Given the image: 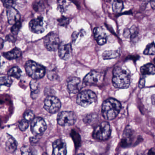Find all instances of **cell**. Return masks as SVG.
I'll use <instances>...</instances> for the list:
<instances>
[{"label":"cell","instance_id":"6da1fadb","mask_svg":"<svg viewBox=\"0 0 155 155\" xmlns=\"http://www.w3.org/2000/svg\"><path fill=\"white\" fill-rule=\"evenodd\" d=\"M121 108V104L118 101L111 98L108 99L102 104V116L106 120H112L117 116Z\"/></svg>","mask_w":155,"mask_h":155},{"label":"cell","instance_id":"7a4b0ae2","mask_svg":"<svg viewBox=\"0 0 155 155\" xmlns=\"http://www.w3.org/2000/svg\"><path fill=\"white\" fill-rule=\"evenodd\" d=\"M112 81L115 87L127 88L130 85V77L126 70L117 67L114 68L113 71Z\"/></svg>","mask_w":155,"mask_h":155},{"label":"cell","instance_id":"3957f363","mask_svg":"<svg viewBox=\"0 0 155 155\" xmlns=\"http://www.w3.org/2000/svg\"><path fill=\"white\" fill-rule=\"evenodd\" d=\"M25 68L27 74L36 80L43 78L46 72L43 66L33 61H28L25 64Z\"/></svg>","mask_w":155,"mask_h":155},{"label":"cell","instance_id":"277c9868","mask_svg":"<svg viewBox=\"0 0 155 155\" xmlns=\"http://www.w3.org/2000/svg\"><path fill=\"white\" fill-rule=\"evenodd\" d=\"M97 98V96L94 92L91 90H85L78 94L77 102L80 106L86 107L95 102Z\"/></svg>","mask_w":155,"mask_h":155},{"label":"cell","instance_id":"5b68a950","mask_svg":"<svg viewBox=\"0 0 155 155\" xmlns=\"http://www.w3.org/2000/svg\"><path fill=\"white\" fill-rule=\"evenodd\" d=\"M111 133V128L109 123L102 122L96 127L93 132V136L99 140H106L109 138Z\"/></svg>","mask_w":155,"mask_h":155},{"label":"cell","instance_id":"8992f818","mask_svg":"<svg viewBox=\"0 0 155 155\" xmlns=\"http://www.w3.org/2000/svg\"><path fill=\"white\" fill-rule=\"evenodd\" d=\"M76 120V115L71 111H62L59 113L57 119L58 124L61 126H70L74 125Z\"/></svg>","mask_w":155,"mask_h":155},{"label":"cell","instance_id":"52a82bcc","mask_svg":"<svg viewBox=\"0 0 155 155\" xmlns=\"http://www.w3.org/2000/svg\"><path fill=\"white\" fill-rule=\"evenodd\" d=\"M44 43L45 47L49 51H56L58 49L60 42L58 34L50 32L44 38Z\"/></svg>","mask_w":155,"mask_h":155},{"label":"cell","instance_id":"ba28073f","mask_svg":"<svg viewBox=\"0 0 155 155\" xmlns=\"http://www.w3.org/2000/svg\"><path fill=\"white\" fill-rule=\"evenodd\" d=\"M44 108L50 113H56L60 109L61 103L59 100L54 96H48L44 100Z\"/></svg>","mask_w":155,"mask_h":155},{"label":"cell","instance_id":"9c48e42d","mask_svg":"<svg viewBox=\"0 0 155 155\" xmlns=\"http://www.w3.org/2000/svg\"><path fill=\"white\" fill-rule=\"evenodd\" d=\"M31 129L34 135H38L43 133L47 129V124L41 117L33 119L31 124Z\"/></svg>","mask_w":155,"mask_h":155},{"label":"cell","instance_id":"30bf717a","mask_svg":"<svg viewBox=\"0 0 155 155\" xmlns=\"http://www.w3.org/2000/svg\"><path fill=\"white\" fill-rule=\"evenodd\" d=\"M103 79L102 73L93 71L85 76L83 82L86 85H97L101 83Z\"/></svg>","mask_w":155,"mask_h":155},{"label":"cell","instance_id":"8fae6325","mask_svg":"<svg viewBox=\"0 0 155 155\" xmlns=\"http://www.w3.org/2000/svg\"><path fill=\"white\" fill-rule=\"evenodd\" d=\"M68 89L69 92L72 94L78 93L83 87V82H81L80 79L77 77L69 78L67 81Z\"/></svg>","mask_w":155,"mask_h":155},{"label":"cell","instance_id":"7c38bea8","mask_svg":"<svg viewBox=\"0 0 155 155\" xmlns=\"http://www.w3.org/2000/svg\"><path fill=\"white\" fill-rule=\"evenodd\" d=\"M29 28L30 30L33 33L37 34L43 33L45 31L43 18L39 17L31 20L29 22Z\"/></svg>","mask_w":155,"mask_h":155},{"label":"cell","instance_id":"4fadbf2b","mask_svg":"<svg viewBox=\"0 0 155 155\" xmlns=\"http://www.w3.org/2000/svg\"><path fill=\"white\" fill-rule=\"evenodd\" d=\"M72 48L70 43H62L58 48V55L61 59L68 60L71 56Z\"/></svg>","mask_w":155,"mask_h":155},{"label":"cell","instance_id":"5bb4252c","mask_svg":"<svg viewBox=\"0 0 155 155\" xmlns=\"http://www.w3.org/2000/svg\"><path fill=\"white\" fill-rule=\"evenodd\" d=\"M53 155H66L67 146L64 140L58 139L55 140L52 144Z\"/></svg>","mask_w":155,"mask_h":155},{"label":"cell","instance_id":"9a60e30c","mask_svg":"<svg viewBox=\"0 0 155 155\" xmlns=\"http://www.w3.org/2000/svg\"><path fill=\"white\" fill-rule=\"evenodd\" d=\"M94 38L98 44L103 45L107 42V35L101 27H97L93 30Z\"/></svg>","mask_w":155,"mask_h":155},{"label":"cell","instance_id":"2e32d148","mask_svg":"<svg viewBox=\"0 0 155 155\" xmlns=\"http://www.w3.org/2000/svg\"><path fill=\"white\" fill-rule=\"evenodd\" d=\"M7 17L8 21L11 25H14L20 21L21 16L19 12L15 8L12 7L7 10Z\"/></svg>","mask_w":155,"mask_h":155},{"label":"cell","instance_id":"e0dca14e","mask_svg":"<svg viewBox=\"0 0 155 155\" xmlns=\"http://www.w3.org/2000/svg\"><path fill=\"white\" fill-rule=\"evenodd\" d=\"M2 55L3 57L7 59L12 60L20 57L21 55V52L19 49L16 48L10 51L2 53Z\"/></svg>","mask_w":155,"mask_h":155},{"label":"cell","instance_id":"ac0fdd59","mask_svg":"<svg viewBox=\"0 0 155 155\" xmlns=\"http://www.w3.org/2000/svg\"><path fill=\"white\" fill-rule=\"evenodd\" d=\"M17 145L18 144L15 139L13 137L10 136L6 142V150L8 152L12 153L17 149Z\"/></svg>","mask_w":155,"mask_h":155},{"label":"cell","instance_id":"d6986e66","mask_svg":"<svg viewBox=\"0 0 155 155\" xmlns=\"http://www.w3.org/2000/svg\"><path fill=\"white\" fill-rule=\"evenodd\" d=\"M140 71L143 75H154L155 74V67L151 63L146 64L140 68Z\"/></svg>","mask_w":155,"mask_h":155},{"label":"cell","instance_id":"ffe728a7","mask_svg":"<svg viewBox=\"0 0 155 155\" xmlns=\"http://www.w3.org/2000/svg\"><path fill=\"white\" fill-rule=\"evenodd\" d=\"M31 91V96L33 99L37 97L39 93L40 87L38 82L36 80L31 81L30 84Z\"/></svg>","mask_w":155,"mask_h":155},{"label":"cell","instance_id":"44dd1931","mask_svg":"<svg viewBox=\"0 0 155 155\" xmlns=\"http://www.w3.org/2000/svg\"><path fill=\"white\" fill-rule=\"evenodd\" d=\"M119 55V51H106L102 54V58L104 60L118 58Z\"/></svg>","mask_w":155,"mask_h":155},{"label":"cell","instance_id":"7402d4cb","mask_svg":"<svg viewBox=\"0 0 155 155\" xmlns=\"http://www.w3.org/2000/svg\"><path fill=\"white\" fill-rule=\"evenodd\" d=\"M21 73L22 71L18 67H14L9 70L8 74L9 77H12L18 79L21 76Z\"/></svg>","mask_w":155,"mask_h":155},{"label":"cell","instance_id":"603a6c76","mask_svg":"<svg viewBox=\"0 0 155 155\" xmlns=\"http://www.w3.org/2000/svg\"><path fill=\"white\" fill-rule=\"evenodd\" d=\"M21 155H38L37 151L33 148L28 146H24L21 149Z\"/></svg>","mask_w":155,"mask_h":155},{"label":"cell","instance_id":"cb8c5ba5","mask_svg":"<svg viewBox=\"0 0 155 155\" xmlns=\"http://www.w3.org/2000/svg\"><path fill=\"white\" fill-rule=\"evenodd\" d=\"M12 83V81L10 77L6 75L0 76V86H5L10 87Z\"/></svg>","mask_w":155,"mask_h":155},{"label":"cell","instance_id":"d4e9b609","mask_svg":"<svg viewBox=\"0 0 155 155\" xmlns=\"http://www.w3.org/2000/svg\"><path fill=\"white\" fill-rule=\"evenodd\" d=\"M112 10L115 13H118L123 9V4L121 1H115L112 3Z\"/></svg>","mask_w":155,"mask_h":155},{"label":"cell","instance_id":"484cf974","mask_svg":"<svg viewBox=\"0 0 155 155\" xmlns=\"http://www.w3.org/2000/svg\"><path fill=\"white\" fill-rule=\"evenodd\" d=\"M155 51V45L154 42H153L147 46L143 53L145 55H154Z\"/></svg>","mask_w":155,"mask_h":155},{"label":"cell","instance_id":"4316f807","mask_svg":"<svg viewBox=\"0 0 155 155\" xmlns=\"http://www.w3.org/2000/svg\"><path fill=\"white\" fill-rule=\"evenodd\" d=\"M71 136H72V139L76 144V146H79L81 141L80 137L79 134H78L76 131L73 130L71 132Z\"/></svg>","mask_w":155,"mask_h":155},{"label":"cell","instance_id":"83f0119b","mask_svg":"<svg viewBox=\"0 0 155 155\" xmlns=\"http://www.w3.org/2000/svg\"><path fill=\"white\" fill-rule=\"evenodd\" d=\"M24 119L28 121L32 120L34 118V114L31 110H28L25 111L23 115Z\"/></svg>","mask_w":155,"mask_h":155},{"label":"cell","instance_id":"f1b7e54d","mask_svg":"<svg viewBox=\"0 0 155 155\" xmlns=\"http://www.w3.org/2000/svg\"><path fill=\"white\" fill-rule=\"evenodd\" d=\"M21 23L20 21L17 22L12 26L11 28V32L14 35H17L18 32L19 31L20 29L21 28Z\"/></svg>","mask_w":155,"mask_h":155},{"label":"cell","instance_id":"f546056e","mask_svg":"<svg viewBox=\"0 0 155 155\" xmlns=\"http://www.w3.org/2000/svg\"><path fill=\"white\" fill-rule=\"evenodd\" d=\"M28 121L25 120V119L22 120L19 124V128L21 131H25L28 129Z\"/></svg>","mask_w":155,"mask_h":155},{"label":"cell","instance_id":"4dcf8cb0","mask_svg":"<svg viewBox=\"0 0 155 155\" xmlns=\"http://www.w3.org/2000/svg\"><path fill=\"white\" fill-rule=\"evenodd\" d=\"M59 24L60 26L62 27H66L68 26L69 22V19L68 18L65 17H61L58 20Z\"/></svg>","mask_w":155,"mask_h":155},{"label":"cell","instance_id":"1f68e13d","mask_svg":"<svg viewBox=\"0 0 155 155\" xmlns=\"http://www.w3.org/2000/svg\"><path fill=\"white\" fill-rule=\"evenodd\" d=\"M67 1H59L58 2V8L61 12H64L67 8Z\"/></svg>","mask_w":155,"mask_h":155},{"label":"cell","instance_id":"d6a6232c","mask_svg":"<svg viewBox=\"0 0 155 155\" xmlns=\"http://www.w3.org/2000/svg\"><path fill=\"white\" fill-rule=\"evenodd\" d=\"M48 78L51 80L53 81L54 80L57 79L58 78V75L55 71H49L48 73Z\"/></svg>","mask_w":155,"mask_h":155},{"label":"cell","instance_id":"836d02e7","mask_svg":"<svg viewBox=\"0 0 155 155\" xmlns=\"http://www.w3.org/2000/svg\"><path fill=\"white\" fill-rule=\"evenodd\" d=\"M2 2H3L4 6L8 8L12 7L15 4V2L13 1H2Z\"/></svg>","mask_w":155,"mask_h":155},{"label":"cell","instance_id":"e575fe53","mask_svg":"<svg viewBox=\"0 0 155 155\" xmlns=\"http://www.w3.org/2000/svg\"><path fill=\"white\" fill-rule=\"evenodd\" d=\"M5 65V61L1 57H0V73H2L4 70Z\"/></svg>","mask_w":155,"mask_h":155},{"label":"cell","instance_id":"d590c367","mask_svg":"<svg viewBox=\"0 0 155 155\" xmlns=\"http://www.w3.org/2000/svg\"><path fill=\"white\" fill-rule=\"evenodd\" d=\"M145 81H145V79L144 78L140 79L139 81V84L140 88H143V87H145Z\"/></svg>","mask_w":155,"mask_h":155},{"label":"cell","instance_id":"8d00e7d4","mask_svg":"<svg viewBox=\"0 0 155 155\" xmlns=\"http://www.w3.org/2000/svg\"><path fill=\"white\" fill-rule=\"evenodd\" d=\"M147 155H155V149L154 148H151L149 150L147 153Z\"/></svg>","mask_w":155,"mask_h":155},{"label":"cell","instance_id":"74e56055","mask_svg":"<svg viewBox=\"0 0 155 155\" xmlns=\"http://www.w3.org/2000/svg\"><path fill=\"white\" fill-rule=\"evenodd\" d=\"M7 40L10 41H15L14 38L12 36H8L7 37Z\"/></svg>","mask_w":155,"mask_h":155},{"label":"cell","instance_id":"f35d334b","mask_svg":"<svg viewBox=\"0 0 155 155\" xmlns=\"http://www.w3.org/2000/svg\"><path fill=\"white\" fill-rule=\"evenodd\" d=\"M4 44V41L1 38H0V49L2 48Z\"/></svg>","mask_w":155,"mask_h":155},{"label":"cell","instance_id":"ab89813d","mask_svg":"<svg viewBox=\"0 0 155 155\" xmlns=\"http://www.w3.org/2000/svg\"><path fill=\"white\" fill-rule=\"evenodd\" d=\"M150 5H151V8H152L153 9H154L155 8V2L154 1L150 2Z\"/></svg>","mask_w":155,"mask_h":155},{"label":"cell","instance_id":"60d3db41","mask_svg":"<svg viewBox=\"0 0 155 155\" xmlns=\"http://www.w3.org/2000/svg\"><path fill=\"white\" fill-rule=\"evenodd\" d=\"M137 155H147V154H146L144 153H140L139 154H137Z\"/></svg>","mask_w":155,"mask_h":155},{"label":"cell","instance_id":"b9f144b4","mask_svg":"<svg viewBox=\"0 0 155 155\" xmlns=\"http://www.w3.org/2000/svg\"><path fill=\"white\" fill-rule=\"evenodd\" d=\"M42 155H48V154H47V153H44L43 154H42Z\"/></svg>","mask_w":155,"mask_h":155},{"label":"cell","instance_id":"7bdbcfd3","mask_svg":"<svg viewBox=\"0 0 155 155\" xmlns=\"http://www.w3.org/2000/svg\"><path fill=\"white\" fill-rule=\"evenodd\" d=\"M1 126V120L0 119V127Z\"/></svg>","mask_w":155,"mask_h":155},{"label":"cell","instance_id":"ee69618b","mask_svg":"<svg viewBox=\"0 0 155 155\" xmlns=\"http://www.w3.org/2000/svg\"><path fill=\"white\" fill-rule=\"evenodd\" d=\"M78 155H84V154H82V153H81V154H78Z\"/></svg>","mask_w":155,"mask_h":155}]
</instances>
